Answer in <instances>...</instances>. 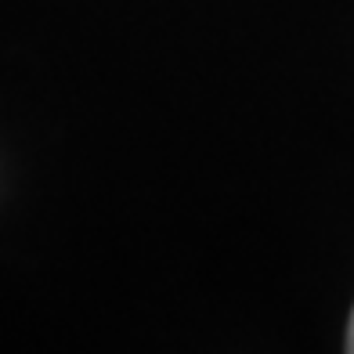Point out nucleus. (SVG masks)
Listing matches in <instances>:
<instances>
[{
    "mask_svg": "<svg viewBox=\"0 0 354 354\" xmlns=\"http://www.w3.org/2000/svg\"><path fill=\"white\" fill-rule=\"evenodd\" d=\"M347 351H354V315H351V329H347Z\"/></svg>",
    "mask_w": 354,
    "mask_h": 354,
    "instance_id": "f257e3e1",
    "label": "nucleus"
}]
</instances>
